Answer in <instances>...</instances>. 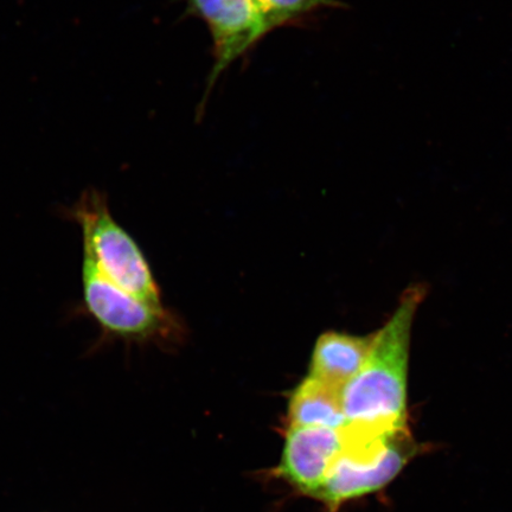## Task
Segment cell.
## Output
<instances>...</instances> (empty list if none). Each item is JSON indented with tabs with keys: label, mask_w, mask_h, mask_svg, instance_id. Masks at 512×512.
<instances>
[{
	"label": "cell",
	"mask_w": 512,
	"mask_h": 512,
	"mask_svg": "<svg viewBox=\"0 0 512 512\" xmlns=\"http://www.w3.org/2000/svg\"><path fill=\"white\" fill-rule=\"evenodd\" d=\"M425 288L409 287L387 324L375 334L366 363L343 388L345 428L387 435L408 430L407 387L413 320Z\"/></svg>",
	"instance_id": "obj_1"
},
{
	"label": "cell",
	"mask_w": 512,
	"mask_h": 512,
	"mask_svg": "<svg viewBox=\"0 0 512 512\" xmlns=\"http://www.w3.org/2000/svg\"><path fill=\"white\" fill-rule=\"evenodd\" d=\"M63 216L78 224L83 254L112 284L147 304L162 307L149 262L136 240L114 219L105 192L83 191L78 201L63 209Z\"/></svg>",
	"instance_id": "obj_2"
},
{
	"label": "cell",
	"mask_w": 512,
	"mask_h": 512,
	"mask_svg": "<svg viewBox=\"0 0 512 512\" xmlns=\"http://www.w3.org/2000/svg\"><path fill=\"white\" fill-rule=\"evenodd\" d=\"M343 437V450L316 498L332 512L392 483L416 453L409 430L384 437Z\"/></svg>",
	"instance_id": "obj_3"
},
{
	"label": "cell",
	"mask_w": 512,
	"mask_h": 512,
	"mask_svg": "<svg viewBox=\"0 0 512 512\" xmlns=\"http://www.w3.org/2000/svg\"><path fill=\"white\" fill-rule=\"evenodd\" d=\"M81 281L83 313L99 326L98 345H104L108 339L142 341L162 331L163 307L147 304L112 284L85 254Z\"/></svg>",
	"instance_id": "obj_4"
},
{
	"label": "cell",
	"mask_w": 512,
	"mask_h": 512,
	"mask_svg": "<svg viewBox=\"0 0 512 512\" xmlns=\"http://www.w3.org/2000/svg\"><path fill=\"white\" fill-rule=\"evenodd\" d=\"M187 14L207 25L213 40V69L207 92L235 61L246 56L270 34L258 0H187Z\"/></svg>",
	"instance_id": "obj_5"
},
{
	"label": "cell",
	"mask_w": 512,
	"mask_h": 512,
	"mask_svg": "<svg viewBox=\"0 0 512 512\" xmlns=\"http://www.w3.org/2000/svg\"><path fill=\"white\" fill-rule=\"evenodd\" d=\"M343 446L342 428L288 427L278 476L303 495L317 498Z\"/></svg>",
	"instance_id": "obj_6"
},
{
	"label": "cell",
	"mask_w": 512,
	"mask_h": 512,
	"mask_svg": "<svg viewBox=\"0 0 512 512\" xmlns=\"http://www.w3.org/2000/svg\"><path fill=\"white\" fill-rule=\"evenodd\" d=\"M374 335L352 336L326 332L313 349L310 376L343 389L360 373L374 344Z\"/></svg>",
	"instance_id": "obj_7"
},
{
	"label": "cell",
	"mask_w": 512,
	"mask_h": 512,
	"mask_svg": "<svg viewBox=\"0 0 512 512\" xmlns=\"http://www.w3.org/2000/svg\"><path fill=\"white\" fill-rule=\"evenodd\" d=\"M343 389L309 376L294 389L288 403V427H325L341 430L345 425Z\"/></svg>",
	"instance_id": "obj_8"
},
{
	"label": "cell",
	"mask_w": 512,
	"mask_h": 512,
	"mask_svg": "<svg viewBox=\"0 0 512 512\" xmlns=\"http://www.w3.org/2000/svg\"><path fill=\"white\" fill-rule=\"evenodd\" d=\"M271 32L311 21L326 9H343L339 0H258Z\"/></svg>",
	"instance_id": "obj_9"
}]
</instances>
